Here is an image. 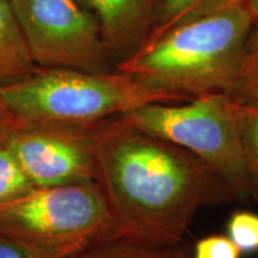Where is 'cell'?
Segmentation results:
<instances>
[{"mask_svg":"<svg viewBox=\"0 0 258 258\" xmlns=\"http://www.w3.org/2000/svg\"><path fill=\"white\" fill-rule=\"evenodd\" d=\"M0 2H10V0H0Z\"/></svg>","mask_w":258,"mask_h":258,"instance_id":"cell-20","label":"cell"},{"mask_svg":"<svg viewBox=\"0 0 258 258\" xmlns=\"http://www.w3.org/2000/svg\"><path fill=\"white\" fill-rule=\"evenodd\" d=\"M245 6L252 19L253 29L258 30V0H245Z\"/></svg>","mask_w":258,"mask_h":258,"instance_id":"cell-19","label":"cell"},{"mask_svg":"<svg viewBox=\"0 0 258 258\" xmlns=\"http://www.w3.org/2000/svg\"><path fill=\"white\" fill-rule=\"evenodd\" d=\"M72 254L40 249L0 233V258H74Z\"/></svg>","mask_w":258,"mask_h":258,"instance_id":"cell-17","label":"cell"},{"mask_svg":"<svg viewBox=\"0 0 258 258\" xmlns=\"http://www.w3.org/2000/svg\"><path fill=\"white\" fill-rule=\"evenodd\" d=\"M118 117L201 160L235 201L258 202V175L245 154L237 104L227 93H208L182 103H151Z\"/></svg>","mask_w":258,"mask_h":258,"instance_id":"cell-4","label":"cell"},{"mask_svg":"<svg viewBox=\"0 0 258 258\" xmlns=\"http://www.w3.org/2000/svg\"><path fill=\"white\" fill-rule=\"evenodd\" d=\"M17 127L18 123L14 116L0 103V143H3Z\"/></svg>","mask_w":258,"mask_h":258,"instance_id":"cell-18","label":"cell"},{"mask_svg":"<svg viewBox=\"0 0 258 258\" xmlns=\"http://www.w3.org/2000/svg\"><path fill=\"white\" fill-rule=\"evenodd\" d=\"M241 254L227 234H212L195 244L192 256L189 258H240Z\"/></svg>","mask_w":258,"mask_h":258,"instance_id":"cell-16","label":"cell"},{"mask_svg":"<svg viewBox=\"0 0 258 258\" xmlns=\"http://www.w3.org/2000/svg\"><path fill=\"white\" fill-rule=\"evenodd\" d=\"M31 59L47 69L108 72L96 18L76 0H10Z\"/></svg>","mask_w":258,"mask_h":258,"instance_id":"cell-6","label":"cell"},{"mask_svg":"<svg viewBox=\"0 0 258 258\" xmlns=\"http://www.w3.org/2000/svg\"><path fill=\"white\" fill-rule=\"evenodd\" d=\"M0 233L72 256L103 241L139 238L117 217L98 182L32 188L0 206Z\"/></svg>","mask_w":258,"mask_h":258,"instance_id":"cell-5","label":"cell"},{"mask_svg":"<svg viewBox=\"0 0 258 258\" xmlns=\"http://www.w3.org/2000/svg\"><path fill=\"white\" fill-rule=\"evenodd\" d=\"M34 188L6 145L0 143V206L21 198Z\"/></svg>","mask_w":258,"mask_h":258,"instance_id":"cell-13","label":"cell"},{"mask_svg":"<svg viewBox=\"0 0 258 258\" xmlns=\"http://www.w3.org/2000/svg\"><path fill=\"white\" fill-rule=\"evenodd\" d=\"M34 61L9 2H0V78L31 72Z\"/></svg>","mask_w":258,"mask_h":258,"instance_id":"cell-10","label":"cell"},{"mask_svg":"<svg viewBox=\"0 0 258 258\" xmlns=\"http://www.w3.org/2000/svg\"><path fill=\"white\" fill-rule=\"evenodd\" d=\"M237 114L245 154L258 175V108L237 104Z\"/></svg>","mask_w":258,"mask_h":258,"instance_id":"cell-15","label":"cell"},{"mask_svg":"<svg viewBox=\"0 0 258 258\" xmlns=\"http://www.w3.org/2000/svg\"><path fill=\"white\" fill-rule=\"evenodd\" d=\"M227 235L241 253L258 251V214L252 212H234L228 219Z\"/></svg>","mask_w":258,"mask_h":258,"instance_id":"cell-14","label":"cell"},{"mask_svg":"<svg viewBox=\"0 0 258 258\" xmlns=\"http://www.w3.org/2000/svg\"><path fill=\"white\" fill-rule=\"evenodd\" d=\"M244 3L245 0H157L152 29L147 38Z\"/></svg>","mask_w":258,"mask_h":258,"instance_id":"cell-9","label":"cell"},{"mask_svg":"<svg viewBox=\"0 0 258 258\" xmlns=\"http://www.w3.org/2000/svg\"><path fill=\"white\" fill-rule=\"evenodd\" d=\"M184 101L116 70L46 69L0 85V103L18 125H96L151 103Z\"/></svg>","mask_w":258,"mask_h":258,"instance_id":"cell-3","label":"cell"},{"mask_svg":"<svg viewBox=\"0 0 258 258\" xmlns=\"http://www.w3.org/2000/svg\"><path fill=\"white\" fill-rule=\"evenodd\" d=\"M252 32L244 3L147 38L116 71L186 99L230 96Z\"/></svg>","mask_w":258,"mask_h":258,"instance_id":"cell-2","label":"cell"},{"mask_svg":"<svg viewBox=\"0 0 258 258\" xmlns=\"http://www.w3.org/2000/svg\"><path fill=\"white\" fill-rule=\"evenodd\" d=\"M95 138L98 183L141 239L178 244L202 208L235 202L201 160L120 117L97 124Z\"/></svg>","mask_w":258,"mask_h":258,"instance_id":"cell-1","label":"cell"},{"mask_svg":"<svg viewBox=\"0 0 258 258\" xmlns=\"http://www.w3.org/2000/svg\"><path fill=\"white\" fill-rule=\"evenodd\" d=\"M96 127L18 125L4 144L34 188L98 182Z\"/></svg>","mask_w":258,"mask_h":258,"instance_id":"cell-7","label":"cell"},{"mask_svg":"<svg viewBox=\"0 0 258 258\" xmlns=\"http://www.w3.org/2000/svg\"><path fill=\"white\" fill-rule=\"evenodd\" d=\"M96 18L103 40L118 62L146 41L153 24L157 0H83Z\"/></svg>","mask_w":258,"mask_h":258,"instance_id":"cell-8","label":"cell"},{"mask_svg":"<svg viewBox=\"0 0 258 258\" xmlns=\"http://www.w3.org/2000/svg\"><path fill=\"white\" fill-rule=\"evenodd\" d=\"M257 258H258V257H257Z\"/></svg>","mask_w":258,"mask_h":258,"instance_id":"cell-21","label":"cell"},{"mask_svg":"<svg viewBox=\"0 0 258 258\" xmlns=\"http://www.w3.org/2000/svg\"><path fill=\"white\" fill-rule=\"evenodd\" d=\"M235 104L258 108V30L253 29L234 88L230 93Z\"/></svg>","mask_w":258,"mask_h":258,"instance_id":"cell-12","label":"cell"},{"mask_svg":"<svg viewBox=\"0 0 258 258\" xmlns=\"http://www.w3.org/2000/svg\"><path fill=\"white\" fill-rule=\"evenodd\" d=\"M177 245L120 238L92 245L74 258H188Z\"/></svg>","mask_w":258,"mask_h":258,"instance_id":"cell-11","label":"cell"}]
</instances>
